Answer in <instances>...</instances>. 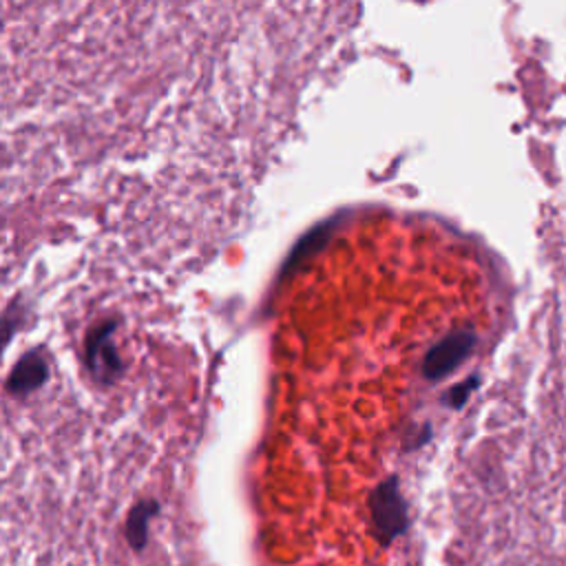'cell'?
<instances>
[{"label":"cell","mask_w":566,"mask_h":566,"mask_svg":"<svg viewBox=\"0 0 566 566\" xmlns=\"http://www.w3.org/2000/svg\"><path fill=\"white\" fill-rule=\"evenodd\" d=\"M371 515H374V526L376 535L382 542L394 539L400 535L407 526V509L402 502V495L398 491L396 480L382 482L374 495H371Z\"/></svg>","instance_id":"cell-1"},{"label":"cell","mask_w":566,"mask_h":566,"mask_svg":"<svg viewBox=\"0 0 566 566\" xmlns=\"http://www.w3.org/2000/svg\"><path fill=\"white\" fill-rule=\"evenodd\" d=\"M473 347H475V334L469 329H460L444 336L424 356V367H422L424 376L431 380L447 376L473 352Z\"/></svg>","instance_id":"cell-2"},{"label":"cell","mask_w":566,"mask_h":566,"mask_svg":"<svg viewBox=\"0 0 566 566\" xmlns=\"http://www.w3.org/2000/svg\"><path fill=\"white\" fill-rule=\"evenodd\" d=\"M157 511V506L153 502L148 504H139L130 517H128V524H126V535H128V542L135 546V548H142L144 546V539H146V526H148V520L150 515Z\"/></svg>","instance_id":"cell-3"}]
</instances>
